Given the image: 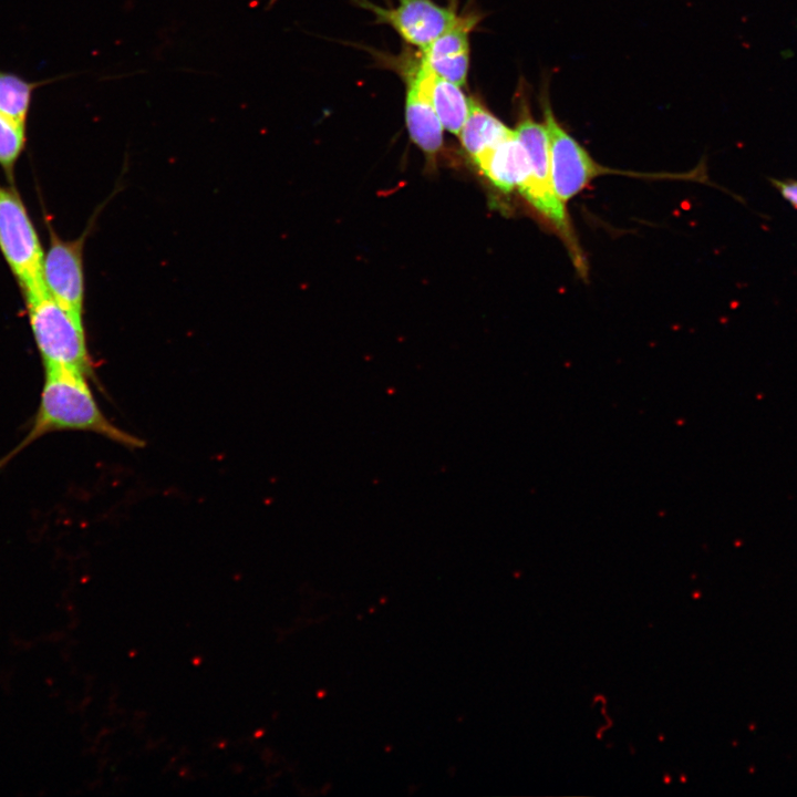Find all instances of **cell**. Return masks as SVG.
Here are the masks:
<instances>
[{
	"label": "cell",
	"mask_w": 797,
	"mask_h": 797,
	"mask_svg": "<svg viewBox=\"0 0 797 797\" xmlns=\"http://www.w3.org/2000/svg\"><path fill=\"white\" fill-rule=\"evenodd\" d=\"M44 377L38 410L24 437L0 459V469L29 445L50 433L91 432L128 448L144 442L116 425L101 411L82 372L61 365H43Z\"/></svg>",
	"instance_id": "6da1fadb"
},
{
	"label": "cell",
	"mask_w": 797,
	"mask_h": 797,
	"mask_svg": "<svg viewBox=\"0 0 797 797\" xmlns=\"http://www.w3.org/2000/svg\"><path fill=\"white\" fill-rule=\"evenodd\" d=\"M515 132L529 161V175L518 193L556 231L567 247L577 270L586 276L584 256L572 228L566 204L558 197L553 186L546 127L532 117L524 99H520Z\"/></svg>",
	"instance_id": "7a4b0ae2"
},
{
	"label": "cell",
	"mask_w": 797,
	"mask_h": 797,
	"mask_svg": "<svg viewBox=\"0 0 797 797\" xmlns=\"http://www.w3.org/2000/svg\"><path fill=\"white\" fill-rule=\"evenodd\" d=\"M32 335L43 365H61L97 383L83 319L58 303L46 290L24 298Z\"/></svg>",
	"instance_id": "3957f363"
},
{
	"label": "cell",
	"mask_w": 797,
	"mask_h": 797,
	"mask_svg": "<svg viewBox=\"0 0 797 797\" xmlns=\"http://www.w3.org/2000/svg\"><path fill=\"white\" fill-rule=\"evenodd\" d=\"M0 251L25 297L45 290L44 251L30 215L13 187L0 184Z\"/></svg>",
	"instance_id": "277c9868"
},
{
	"label": "cell",
	"mask_w": 797,
	"mask_h": 797,
	"mask_svg": "<svg viewBox=\"0 0 797 797\" xmlns=\"http://www.w3.org/2000/svg\"><path fill=\"white\" fill-rule=\"evenodd\" d=\"M544 125L549 143L550 166L558 197L566 204L594 178L605 174H634L613 170L598 164L586 148L557 121L549 99L542 96Z\"/></svg>",
	"instance_id": "5b68a950"
},
{
	"label": "cell",
	"mask_w": 797,
	"mask_h": 797,
	"mask_svg": "<svg viewBox=\"0 0 797 797\" xmlns=\"http://www.w3.org/2000/svg\"><path fill=\"white\" fill-rule=\"evenodd\" d=\"M85 235L86 231L76 239L65 240L49 226V246L42 261L46 292L79 319H83Z\"/></svg>",
	"instance_id": "8992f818"
},
{
	"label": "cell",
	"mask_w": 797,
	"mask_h": 797,
	"mask_svg": "<svg viewBox=\"0 0 797 797\" xmlns=\"http://www.w3.org/2000/svg\"><path fill=\"white\" fill-rule=\"evenodd\" d=\"M360 6L371 11L375 21L387 24L408 44L423 50L457 20L456 1L444 7L434 0H398L395 7H380L369 0Z\"/></svg>",
	"instance_id": "52a82bcc"
},
{
	"label": "cell",
	"mask_w": 797,
	"mask_h": 797,
	"mask_svg": "<svg viewBox=\"0 0 797 797\" xmlns=\"http://www.w3.org/2000/svg\"><path fill=\"white\" fill-rule=\"evenodd\" d=\"M478 22L475 13L458 15L452 27L421 50L422 63L437 76L463 86L469 71V35Z\"/></svg>",
	"instance_id": "ba28073f"
},
{
	"label": "cell",
	"mask_w": 797,
	"mask_h": 797,
	"mask_svg": "<svg viewBox=\"0 0 797 797\" xmlns=\"http://www.w3.org/2000/svg\"><path fill=\"white\" fill-rule=\"evenodd\" d=\"M474 163L487 180L504 194L518 192L529 175L528 156L515 130Z\"/></svg>",
	"instance_id": "9c48e42d"
},
{
	"label": "cell",
	"mask_w": 797,
	"mask_h": 797,
	"mask_svg": "<svg viewBox=\"0 0 797 797\" xmlns=\"http://www.w3.org/2000/svg\"><path fill=\"white\" fill-rule=\"evenodd\" d=\"M407 72L420 84L443 127L454 135H459L470 102V97L465 95L462 86L437 76L421 60L417 64L412 65Z\"/></svg>",
	"instance_id": "30bf717a"
},
{
	"label": "cell",
	"mask_w": 797,
	"mask_h": 797,
	"mask_svg": "<svg viewBox=\"0 0 797 797\" xmlns=\"http://www.w3.org/2000/svg\"><path fill=\"white\" fill-rule=\"evenodd\" d=\"M405 122L412 142L428 157L442 149L444 127L415 77L405 72Z\"/></svg>",
	"instance_id": "8fae6325"
},
{
	"label": "cell",
	"mask_w": 797,
	"mask_h": 797,
	"mask_svg": "<svg viewBox=\"0 0 797 797\" xmlns=\"http://www.w3.org/2000/svg\"><path fill=\"white\" fill-rule=\"evenodd\" d=\"M514 133L482 102L470 97L469 111L459 132L460 144L473 162Z\"/></svg>",
	"instance_id": "7c38bea8"
},
{
	"label": "cell",
	"mask_w": 797,
	"mask_h": 797,
	"mask_svg": "<svg viewBox=\"0 0 797 797\" xmlns=\"http://www.w3.org/2000/svg\"><path fill=\"white\" fill-rule=\"evenodd\" d=\"M43 82H30L14 73L0 71V114L27 125L34 90Z\"/></svg>",
	"instance_id": "4fadbf2b"
},
{
	"label": "cell",
	"mask_w": 797,
	"mask_h": 797,
	"mask_svg": "<svg viewBox=\"0 0 797 797\" xmlns=\"http://www.w3.org/2000/svg\"><path fill=\"white\" fill-rule=\"evenodd\" d=\"M27 125L0 114V166L11 177L27 143Z\"/></svg>",
	"instance_id": "5bb4252c"
},
{
	"label": "cell",
	"mask_w": 797,
	"mask_h": 797,
	"mask_svg": "<svg viewBox=\"0 0 797 797\" xmlns=\"http://www.w3.org/2000/svg\"><path fill=\"white\" fill-rule=\"evenodd\" d=\"M773 186L791 206L797 209V180L770 178Z\"/></svg>",
	"instance_id": "9a60e30c"
}]
</instances>
